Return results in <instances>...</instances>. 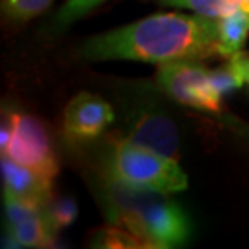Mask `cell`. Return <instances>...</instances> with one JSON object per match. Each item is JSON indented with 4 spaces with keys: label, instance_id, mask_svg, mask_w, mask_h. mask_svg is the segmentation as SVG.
<instances>
[{
    "label": "cell",
    "instance_id": "obj_14",
    "mask_svg": "<svg viewBox=\"0 0 249 249\" xmlns=\"http://www.w3.org/2000/svg\"><path fill=\"white\" fill-rule=\"evenodd\" d=\"M94 246L99 248H151L147 241L122 228H106L96 235Z\"/></svg>",
    "mask_w": 249,
    "mask_h": 249
},
{
    "label": "cell",
    "instance_id": "obj_2",
    "mask_svg": "<svg viewBox=\"0 0 249 249\" xmlns=\"http://www.w3.org/2000/svg\"><path fill=\"white\" fill-rule=\"evenodd\" d=\"M106 170L112 183L134 191L173 194L188 188V177L175 159L149 147L115 139L106 156Z\"/></svg>",
    "mask_w": 249,
    "mask_h": 249
},
{
    "label": "cell",
    "instance_id": "obj_11",
    "mask_svg": "<svg viewBox=\"0 0 249 249\" xmlns=\"http://www.w3.org/2000/svg\"><path fill=\"white\" fill-rule=\"evenodd\" d=\"M240 52H236L235 55L228 57L225 65H222V67H218L211 71L212 86L215 88V91L220 94L222 97L225 96V94L241 88L243 84L246 83Z\"/></svg>",
    "mask_w": 249,
    "mask_h": 249
},
{
    "label": "cell",
    "instance_id": "obj_4",
    "mask_svg": "<svg viewBox=\"0 0 249 249\" xmlns=\"http://www.w3.org/2000/svg\"><path fill=\"white\" fill-rule=\"evenodd\" d=\"M3 156L31 168L49 183H53L58 173L57 159L46 128L41 120L28 113H17L12 141Z\"/></svg>",
    "mask_w": 249,
    "mask_h": 249
},
{
    "label": "cell",
    "instance_id": "obj_10",
    "mask_svg": "<svg viewBox=\"0 0 249 249\" xmlns=\"http://www.w3.org/2000/svg\"><path fill=\"white\" fill-rule=\"evenodd\" d=\"M159 2L168 7L189 8L197 15L217 19L238 10L249 13V0H159Z\"/></svg>",
    "mask_w": 249,
    "mask_h": 249
},
{
    "label": "cell",
    "instance_id": "obj_12",
    "mask_svg": "<svg viewBox=\"0 0 249 249\" xmlns=\"http://www.w3.org/2000/svg\"><path fill=\"white\" fill-rule=\"evenodd\" d=\"M42 213L53 233L70 227L78 217V206L73 199L70 197H58L51 199L46 206L42 207Z\"/></svg>",
    "mask_w": 249,
    "mask_h": 249
},
{
    "label": "cell",
    "instance_id": "obj_8",
    "mask_svg": "<svg viewBox=\"0 0 249 249\" xmlns=\"http://www.w3.org/2000/svg\"><path fill=\"white\" fill-rule=\"evenodd\" d=\"M249 34V13L238 12L218 18V41L217 53L222 57H231L243 49Z\"/></svg>",
    "mask_w": 249,
    "mask_h": 249
},
{
    "label": "cell",
    "instance_id": "obj_13",
    "mask_svg": "<svg viewBox=\"0 0 249 249\" xmlns=\"http://www.w3.org/2000/svg\"><path fill=\"white\" fill-rule=\"evenodd\" d=\"M53 0H2V12L15 21H28L51 7Z\"/></svg>",
    "mask_w": 249,
    "mask_h": 249
},
{
    "label": "cell",
    "instance_id": "obj_6",
    "mask_svg": "<svg viewBox=\"0 0 249 249\" xmlns=\"http://www.w3.org/2000/svg\"><path fill=\"white\" fill-rule=\"evenodd\" d=\"M126 138L139 146L149 147L175 159L178 154V134L175 124L162 112L141 108L131 113L128 120Z\"/></svg>",
    "mask_w": 249,
    "mask_h": 249
},
{
    "label": "cell",
    "instance_id": "obj_9",
    "mask_svg": "<svg viewBox=\"0 0 249 249\" xmlns=\"http://www.w3.org/2000/svg\"><path fill=\"white\" fill-rule=\"evenodd\" d=\"M8 241L15 243L21 248H46L53 241V233L42 212L17 223L7 227Z\"/></svg>",
    "mask_w": 249,
    "mask_h": 249
},
{
    "label": "cell",
    "instance_id": "obj_15",
    "mask_svg": "<svg viewBox=\"0 0 249 249\" xmlns=\"http://www.w3.org/2000/svg\"><path fill=\"white\" fill-rule=\"evenodd\" d=\"M102 2L104 0H68V2L62 7L60 13L57 15L55 23L58 26L71 23L76 18L83 17L84 13L91 12L94 7H97V5Z\"/></svg>",
    "mask_w": 249,
    "mask_h": 249
},
{
    "label": "cell",
    "instance_id": "obj_7",
    "mask_svg": "<svg viewBox=\"0 0 249 249\" xmlns=\"http://www.w3.org/2000/svg\"><path fill=\"white\" fill-rule=\"evenodd\" d=\"M3 189L24 201L34 202L44 207L52 199V183L36 173L31 168L12 160L8 156H2L0 160Z\"/></svg>",
    "mask_w": 249,
    "mask_h": 249
},
{
    "label": "cell",
    "instance_id": "obj_16",
    "mask_svg": "<svg viewBox=\"0 0 249 249\" xmlns=\"http://www.w3.org/2000/svg\"><path fill=\"white\" fill-rule=\"evenodd\" d=\"M15 112H5L2 113V128H0V149H2V156L7 154V149L10 146L15 129Z\"/></svg>",
    "mask_w": 249,
    "mask_h": 249
},
{
    "label": "cell",
    "instance_id": "obj_1",
    "mask_svg": "<svg viewBox=\"0 0 249 249\" xmlns=\"http://www.w3.org/2000/svg\"><path fill=\"white\" fill-rule=\"evenodd\" d=\"M218 19L204 15L157 13L88 39L81 55L89 62L136 60L168 63L217 53Z\"/></svg>",
    "mask_w": 249,
    "mask_h": 249
},
{
    "label": "cell",
    "instance_id": "obj_3",
    "mask_svg": "<svg viewBox=\"0 0 249 249\" xmlns=\"http://www.w3.org/2000/svg\"><path fill=\"white\" fill-rule=\"evenodd\" d=\"M157 81L162 91L183 106L218 113L222 110V96L215 91L211 81V70L201 63L177 60L160 65Z\"/></svg>",
    "mask_w": 249,
    "mask_h": 249
},
{
    "label": "cell",
    "instance_id": "obj_17",
    "mask_svg": "<svg viewBox=\"0 0 249 249\" xmlns=\"http://www.w3.org/2000/svg\"><path fill=\"white\" fill-rule=\"evenodd\" d=\"M240 57H241L243 71H245V79H246V83L249 84V55L245 52H240Z\"/></svg>",
    "mask_w": 249,
    "mask_h": 249
},
{
    "label": "cell",
    "instance_id": "obj_5",
    "mask_svg": "<svg viewBox=\"0 0 249 249\" xmlns=\"http://www.w3.org/2000/svg\"><path fill=\"white\" fill-rule=\"evenodd\" d=\"M110 104L91 92H79L68 102L63 112V133L71 142L97 139L113 122Z\"/></svg>",
    "mask_w": 249,
    "mask_h": 249
}]
</instances>
